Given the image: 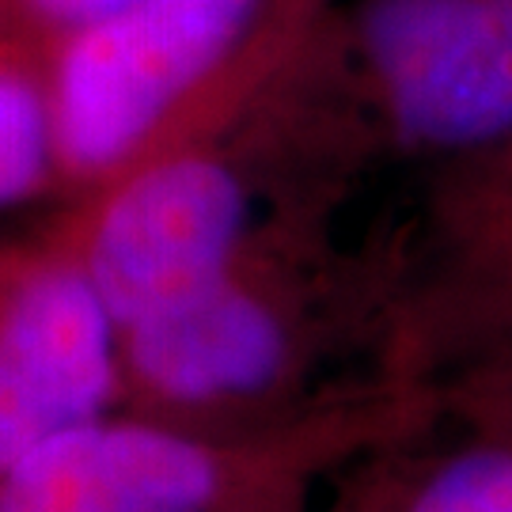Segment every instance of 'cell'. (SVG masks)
Masks as SVG:
<instances>
[{
  "instance_id": "8",
  "label": "cell",
  "mask_w": 512,
  "mask_h": 512,
  "mask_svg": "<svg viewBox=\"0 0 512 512\" xmlns=\"http://www.w3.org/2000/svg\"><path fill=\"white\" fill-rule=\"evenodd\" d=\"M410 512H512V452L475 448L444 463Z\"/></svg>"
},
{
  "instance_id": "5",
  "label": "cell",
  "mask_w": 512,
  "mask_h": 512,
  "mask_svg": "<svg viewBox=\"0 0 512 512\" xmlns=\"http://www.w3.org/2000/svg\"><path fill=\"white\" fill-rule=\"evenodd\" d=\"M217 494L220 459L205 444L107 414L0 475V512H205Z\"/></svg>"
},
{
  "instance_id": "1",
  "label": "cell",
  "mask_w": 512,
  "mask_h": 512,
  "mask_svg": "<svg viewBox=\"0 0 512 512\" xmlns=\"http://www.w3.org/2000/svg\"><path fill=\"white\" fill-rule=\"evenodd\" d=\"M262 8L266 0H137L69 27L46 88L54 164L76 179L133 164L251 42Z\"/></svg>"
},
{
  "instance_id": "10",
  "label": "cell",
  "mask_w": 512,
  "mask_h": 512,
  "mask_svg": "<svg viewBox=\"0 0 512 512\" xmlns=\"http://www.w3.org/2000/svg\"><path fill=\"white\" fill-rule=\"evenodd\" d=\"M490 148H497V152H501V156L509 160V167H512V133H509V137H501V141H494Z\"/></svg>"
},
{
  "instance_id": "2",
  "label": "cell",
  "mask_w": 512,
  "mask_h": 512,
  "mask_svg": "<svg viewBox=\"0 0 512 512\" xmlns=\"http://www.w3.org/2000/svg\"><path fill=\"white\" fill-rule=\"evenodd\" d=\"M357 42L406 145L475 152L512 133V0H368Z\"/></svg>"
},
{
  "instance_id": "9",
  "label": "cell",
  "mask_w": 512,
  "mask_h": 512,
  "mask_svg": "<svg viewBox=\"0 0 512 512\" xmlns=\"http://www.w3.org/2000/svg\"><path fill=\"white\" fill-rule=\"evenodd\" d=\"M31 16L46 19V23H54V27H80V23H88V19H99L107 16V12H118V8H126V4H137V0H19Z\"/></svg>"
},
{
  "instance_id": "3",
  "label": "cell",
  "mask_w": 512,
  "mask_h": 512,
  "mask_svg": "<svg viewBox=\"0 0 512 512\" xmlns=\"http://www.w3.org/2000/svg\"><path fill=\"white\" fill-rule=\"evenodd\" d=\"M247 217V190L232 167L175 152L133 167L103 202L76 262L122 330L232 274Z\"/></svg>"
},
{
  "instance_id": "4",
  "label": "cell",
  "mask_w": 512,
  "mask_h": 512,
  "mask_svg": "<svg viewBox=\"0 0 512 512\" xmlns=\"http://www.w3.org/2000/svg\"><path fill=\"white\" fill-rule=\"evenodd\" d=\"M118 323L80 262H42L0 293V475L50 437L107 414Z\"/></svg>"
},
{
  "instance_id": "6",
  "label": "cell",
  "mask_w": 512,
  "mask_h": 512,
  "mask_svg": "<svg viewBox=\"0 0 512 512\" xmlns=\"http://www.w3.org/2000/svg\"><path fill=\"white\" fill-rule=\"evenodd\" d=\"M122 368L156 399L213 406L251 399L289 361L281 311L236 270L202 293L118 330Z\"/></svg>"
},
{
  "instance_id": "7",
  "label": "cell",
  "mask_w": 512,
  "mask_h": 512,
  "mask_svg": "<svg viewBox=\"0 0 512 512\" xmlns=\"http://www.w3.org/2000/svg\"><path fill=\"white\" fill-rule=\"evenodd\" d=\"M54 167L46 92L16 65L0 61V205L35 194Z\"/></svg>"
}]
</instances>
